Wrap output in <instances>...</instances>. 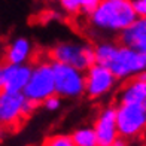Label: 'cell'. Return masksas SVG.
<instances>
[{
	"mask_svg": "<svg viewBox=\"0 0 146 146\" xmlns=\"http://www.w3.org/2000/svg\"><path fill=\"white\" fill-rule=\"evenodd\" d=\"M43 146H75L69 134H54L45 140Z\"/></svg>",
	"mask_w": 146,
	"mask_h": 146,
	"instance_id": "9a60e30c",
	"label": "cell"
},
{
	"mask_svg": "<svg viewBox=\"0 0 146 146\" xmlns=\"http://www.w3.org/2000/svg\"><path fill=\"white\" fill-rule=\"evenodd\" d=\"M110 146H128V143H127V142H125V140H124V139H119V137H118V139H116V140H115L113 143H112Z\"/></svg>",
	"mask_w": 146,
	"mask_h": 146,
	"instance_id": "ffe728a7",
	"label": "cell"
},
{
	"mask_svg": "<svg viewBox=\"0 0 146 146\" xmlns=\"http://www.w3.org/2000/svg\"><path fill=\"white\" fill-rule=\"evenodd\" d=\"M97 137L98 146H110L113 143L118 136L116 130V119H115V108L113 106H106L104 109L100 110L94 121L92 127Z\"/></svg>",
	"mask_w": 146,
	"mask_h": 146,
	"instance_id": "9c48e42d",
	"label": "cell"
},
{
	"mask_svg": "<svg viewBox=\"0 0 146 146\" xmlns=\"http://www.w3.org/2000/svg\"><path fill=\"white\" fill-rule=\"evenodd\" d=\"M35 103L24 97L23 92L0 91V125L12 127L36 109Z\"/></svg>",
	"mask_w": 146,
	"mask_h": 146,
	"instance_id": "52a82bcc",
	"label": "cell"
},
{
	"mask_svg": "<svg viewBox=\"0 0 146 146\" xmlns=\"http://www.w3.org/2000/svg\"><path fill=\"white\" fill-rule=\"evenodd\" d=\"M5 85V64H0V91H3Z\"/></svg>",
	"mask_w": 146,
	"mask_h": 146,
	"instance_id": "d6986e66",
	"label": "cell"
},
{
	"mask_svg": "<svg viewBox=\"0 0 146 146\" xmlns=\"http://www.w3.org/2000/svg\"><path fill=\"white\" fill-rule=\"evenodd\" d=\"M119 40L122 46L139 52H146V19L137 18L127 29L119 33Z\"/></svg>",
	"mask_w": 146,
	"mask_h": 146,
	"instance_id": "30bf717a",
	"label": "cell"
},
{
	"mask_svg": "<svg viewBox=\"0 0 146 146\" xmlns=\"http://www.w3.org/2000/svg\"><path fill=\"white\" fill-rule=\"evenodd\" d=\"M72 142L75 146H98L92 127H79L72 133Z\"/></svg>",
	"mask_w": 146,
	"mask_h": 146,
	"instance_id": "5bb4252c",
	"label": "cell"
},
{
	"mask_svg": "<svg viewBox=\"0 0 146 146\" xmlns=\"http://www.w3.org/2000/svg\"><path fill=\"white\" fill-rule=\"evenodd\" d=\"M24 97L35 104L43 103L48 97L54 96V75L49 61H39L31 67L29 82L23 90Z\"/></svg>",
	"mask_w": 146,
	"mask_h": 146,
	"instance_id": "277c9868",
	"label": "cell"
},
{
	"mask_svg": "<svg viewBox=\"0 0 146 146\" xmlns=\"http://www.w3.org/2000/svg\"><path fill=\"white\" fill-rule=\"evenodd\" d=\"M31 72V66L23 64V66H12L5 64V85L3 91L11 92H23L25 85L29 82Z\"/></svg>",
	"mask_w": 146,
	"mask_h": 146,
	"instance_id": "7c38bea8",
	"label": "cell"
},
{
	"mask_svg": "<svg viewBox=\"0 0 146 146\" xmlns=\"http://www.w3.org/2000/svg\"><path fill=\"white\" fill-rule=\"evenodd\" d=\"M116 79H131L145 73L146 52H139L127 46L118 45L110 61L106 66Z\"/></svg>",
	"mask_w": 146,
	"mask_h": 146,
	"instance_id": "3957f363",
	"label": "cell"
},
{
	"mask_svg": "<svg viewBox=\"0 0 146 146\" xmlns=\"http://www.w3.org/2000/svg\"><path fill=\"white\" fill-rule=\"evenodd\" d=\"M73 2H75V5L79 8V11L91 14V12L97 8V5L100 3V0H73Z\"/></svg>",
	"mask_w": 146,
	"mask_h": 146,
	"instance_id": "2e32d148",
	"label": "cell"
},
{
	"mask_svg": "<svg viewBox=\"0 0 146 146\" xmlns=\"http://www.w3.org/2000/svg\"><path fill=\"white\" fill-rule=\"evenodd\" d=\"M51 58L54 63H61L81 72L88 70L94 61V46L88 43L64 40L51 49Z\"/></svg>",
	"mask_w": 146,
	"mask_h": 146,
	"instance_id": "7a4b0ae2",
	"label": "cell"
},
{
	"mask_svg": "<svg viewBox=\"0 0 146 146\" xmlns=\"http://www.w3.org/2000/svg\"><path fill=\"white\" fill-rule=\"evenodd\" d=\"M42 104H43V108L48 112H55V110H58L60 108H61V98L54 94V96H51V97L46 98Z\"/></svg>",
	"mask_w": 146,
	"mask_h": 146,
	"instance_id": "e0dca14e",
	"label": "cell"
},
{
	"mask_svg": "<svg viewBox=\"0 0 146 146\" xmlns=\"http://www.w3.org/2000/svg\"><path fill=\"white\" fill-rule=\"evenodd\" d=\"M131 8L137 18H145L146 15V0H130Z\"/></svg>",
	"mask_w": 146,
	"mask_h": 146,
	"instance_id": "ac0fdd59",
	"label": "cell"
},
{
	"mask_svg": "<svg viewBox=\"0 0 146 146\" xmlns=\"http://www.w3.org/2000/svg\"><path fill=\"white\" fill-rule=\"evenodd\" d=\"M115 119L119 139H136L146 127V104H118Z\"/></svg>",
	"mask_w": 146,
	"mask_h": 146,
	"instance_id": "8992f818",
	"label": "cell"
},
{
	"mask_svg": "<svg viewBox=\"0 0 146 146\" xmlns=\"http://www.w3.org/2000/svg\"><path fill=\"white\" fill-rule=\"evenodd\" d=\"M33 55V46L31 42L27 37H17L14 39L8 49H6V64H12V66H23L27 64L29 60Z\"/></svg>",
	"mask_w": 146,
	"mask_h": 146,
	"instance_id": "4fadbf2b",
	"label": "cell"
},
{
	"mask_svg": "<svg viewBox=\"0 0 146 146\" xmlns=\"http://www.w3.org/2000/svg\"><path fill=\"white\" fill-rule=\"evenodd\" d=\"M137 19L130 0H100L90 14V23L96 30L121 33Z\"/></svg>",
	"mask_w": 146,
	"mask_h": 146,
	"instance_id": "6da1fadb",
	"label": "cell"
},
{
	"mask_svg": "<svg viewBox=\"0 0 146 146\" xmlns=\"http://www.w3.org/2000/svg\"><path fill=\"white\" fill-rule=\"evenodd\" d=\"M119 104H146L145 73L131 78L119 92Z\"/></svg>",
	"mask_w": 146,
	"mask_h": 146,
	"instance_id": "8fae6325",
	"label": "cell"
},
{
	"mask_svg": "<svg viewBox=\"0 0 146 146\" xmlns=\"http://www.w3.org/2000/svg\"><path fill=\"white\" fill-rule=\"evenodd\" d=\"M116 81L108 67L92 64L85 73V94L90 98L104 97L115 88Z\"/></svg>",
	"mask_w": 146,
	"mask_h": 146,
	"instance_id": "ba28073f",
	"label": "cell"
},
{
	"mask_svg": "<svg viewBox=\"0 0 146 146\" xmlns=\"http://www.w3.org/2000/svg\"><path fill=\"white\" fill-rule=\"evenodd\" d=\"M54 91L60 98H79L85 94V73L61 63H51Z\"/></svg>",
	"mask_w": 146,
	"mask_h": 146,
	"instance_id": "5b68a950",
	"label": "cell"
}]
</instances>
